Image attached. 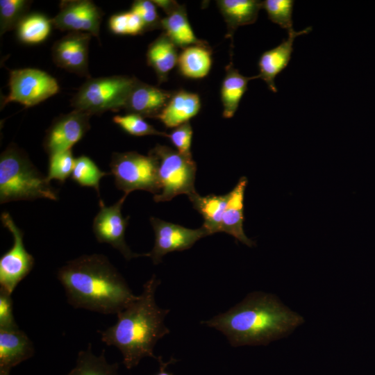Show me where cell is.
<instances>
[{"label": "cell", "mask_w": 375, "mask_h": 375, "mask_svg": "<svg viewBox=\"0 0 375 375\" xmlns=\"http://www.w3.org/2000/svg\"><path fill=\"white\" fill-rule=\"evenodd\" d=\"M0 375H9V374H0Z\"/></svg>", "instance_id": "39"}, {"label": "cell", "mask_w": 375, "mask_h": 375, "mask_svg": "<svg viewBox=\"0 0 375 375\" xmlns=\"http://www.w3.org/2000/svg\"><path fill=\"white\" fill-rule=\"evenodd\" d=\"M193 208L203 218V226L210 233L220 232L222 217L228 203V193L224 195L210 194L205 197L197 192L188 196Z\"/></svg>", "instance_id": "25"}, {"label": "cell", "mask_w": 375, "mask_h": 375, "mask_svg": "<svg viewBox=\"0 0 375 375\" xmlns=\"http://www.w3.org/2000/svg\"><path fill=\"white\" fill-rule=\"evenodd\" d=\"M154 4L161 8L167 15L170 14L177 9L181 4L173 0H152Z\"/></svg>", "instance_id": "37"}, {"label": "cell", "mask_w": 375, "mask_h": 375, "mask_svg": "<svg viewBox=\"0 0 375 375\" xmlns=\"http://www.w3.org/2000/svg\"><path fill=\"white\" fill-rule=\"evenodd\" d=\"M104 353L103 350L96 356L89 344L86 349L79 351L74 367L66 375H119L118 364L108 363Z\"/></svg>", "instance_id": "26"}, {"label": "cell", "mask_w": 375, "mask_h": 375, "mask_svg": "<svg viewBox=\"0 0 375 375\" xmlns=\"http://www.w3.org/2000/svg\"><path fill=\"white\" fill-rule=\"evenodd\" d=\"M33 344L19 327L0 328V374H9L11 368L34 354Z\"/></svg>", "instance_id": "17"}, {"label": "cell", "mask_w": 375, "mask_h": 375, "mask_svg": "<svg viewBox=\"0 0 375 375\" xmlns=\"http://www.w3.org/2000/svg\"><path fill=\"white\" fill-rule=\"evenodd\" d=\"M156 8L152 1L137 0L133 1L130 10L140 18L145 31H147L161 29L162 18L159 16Z\"/></svg>", "instance_id": "34"}, {"label": "cell", "mask_w": 375, "mask_h": 375, "mask_svg": "<svg viewBox=\"0 0 375 375\" xmlns=\"http://www.w3.org/2000/svg\"><path fill=\"white\" fill-rule=\"evenodd\" d=\"M193 131L190 122L183 124L168 134V138L176 149V151L181 155L192 158L191 152V145Z\"/></svg>", "instance_id": "35"}, {"label": "cell", "mask_w": 375, "mask_h": 375, "mask_svg": "<svg viewBox=\"0 0 375 375\" xmlns=\"http://www.w3.org/2000/svg\"><path fill=\"white\" fill-rule=\"evenodd\" d=\"M68 303L102 314H117L134 301L126 281L103 255H83L67 261L58 271Z\"/></svg>", "instance_id": "1"}, {"label": "cell", "mask_w": 375, "mask_h": 375, "mask_svg": "<svg viewBox=\"0 0 375 375\" xmlns=\"http://www.w3.org/2000/svg\"><path fill=\"white\" fill-rule=\"evenodd\" d=\"M127 197L124 194L114 204L106 206L99 199V210L94 218L92 231L97 240L106 243L118 250L127 260L139 256H147V253L138 254L133 252L125 241V232L129 217H124L122 213V205Z\"/></svg>", "instance_id": "10"}, {"label": "cell", "mask_w": 375, "mask_h": 375, "mask_svg": "<svg viewBox=\"0 0 375 375\" xmlns=\"http://www.w3.org/2000/svg\"><path fill=\"white\" fill-rule=\"evenodd\" d=\"M38 199L58 200V190L28 155L11 143L0 156V203Z\"/></svg>", "instance_id": "4"}, {"label": "cell", "mask_w": 375, "mask_h": 375, "mask_svg": "<svg viewBox=\"0 0 375 375\" xmlns=\"http://www.w3.org/2000/svg\"><path fill=\"white\" fill-rule=\"evenodd\" d=\"M177 65L179 73L185 78L206 77L212 66V50L208 42L183 49L178 55Z\"/></svg>", "instance_id": "23"}, {"label": "cell", "mask_w": 375, "mask_h": 375, "mask_svg": "<svg viewBox=\"0 0 375 375\" xmlns=\"http://www.w3.org/2000/svg\"><path fill=\"white\" fill-rule=\"evenodd\" d=\"M304 322L273 294L252 292L228 311L201 324L222 332L233 347L261 345L287 336Z\"/></svg>", "instance_id": "2"}, {"label": "cell", "mask_w": 375, "mask_h": 375, "mask_svg": "<svg viewBox=\"0 0 375 375\" xmlns=\"http://www.w3.org/2000/svg\"><path fill=\"white\" fill-rule=\"evenodd\" d=\"M178 47L162 33L148 47L147 62L154 70L158 83L167 80L169 72L177 65Z\"/></svg>", "instance_id": "21"}, {"label": "cell", "mask_w": 375, "mask_h": 375, "mask_svg": "<svg viewBox=\"0 0 375 375\" xmlns=\"http://www.w3.org/2000/svg\"><path fill=\"white\" fill-rule=\"evenodd\" d=\"M174 92L165 90L137 79L124 109L144 118L156 119L171 99Z\"/></svg>", "instance_id": "15"}, {"label": "cell", "mask_w": 375, "mask_h": 375, "mask_svg": "<svg viewBox=\"0 0 375 375\" xmlns=\"http://www.w3.org/2000/svg\"><path fill=\"white\" fill-rule=\"evenodd\" d=\"M18 327L13 315V303L11 294L0 288V328Z\"/></svg>", "instance_id": "36"}, {"label": "cell", "mask_w": 375, "mask_h": 375, "mask_svg": "<svg viewBox=\"0 0 375 375\" xmlns=\"http://www.w3.org/2000/svg\"><path fill=\"white\" fill-rule=\"evenodd\" d=\"M103 15L92 1L65 0L60 1L59 12L51 21L60 31L84 32L99 38Z\"/></svg>", "instance_id": "13"}, {"label": "cell", "mask_w": 375, "mask_h": 375, "mask_svg": "<svg viewBox=\"0 0 375 375\" xmlns=\"http://www.w3.org/2000/svg\"><path fill=\"white\" fill-rule=\"evenodd\" d=\"M137 78L114 75L88 78L71 101L74 110L90 115L124 108Z\"/></svg>", "instance_id": "5"}, {"label": "cell", "mask_w": 375, "mask_h": 375, "mask_svg": "<svg viewBox=\"0 0 375 375\" xmlns=\"http://www.w3.org/2000/svg\"><path fill=\"white\" fill-rule=\"evenodd\" d=\"M110 174L99 169L97 165L88 156H81L75 158L74 169L72 174V180L82 187L93 188L99 194L100 180Z\"/></svg>", "instance_id": "28"}, {"label": "cell", "mask_w": 375, "mask_h": 375, "mask_svg": "<svg viewBox=\"0 0 375 375\" xmlns=\"http://www.w3.org/2000/svg\"><path fill=\"white\" fill-rule=\"evenodd\" d=\"M112 121L126 133L133 136L159 135L165 138L168 134L159 131L149 124L143 117L134 114L128 113L124 115H115Z\"/></svg>", "instance_id": "30"}, {"label": "cell", "mask_w": 375, "mask_h": 375, "mask_svg": "<svg viewBox=\"0 0 375 375\" xmlns=\"http://www.w3.org/2000/svg\"><path fill=\"white\" fill-rule=\"evenodd\" d=\"M32 1L26 0L0 1V33L4 34L16 28L28 14Z\"/></svg>", "instance_id": "29"}, {"label": "cell", "mask_w": 375, "mask_h": 375, "mask_svg": "<svg viewBox=\"0 0 375 375\" xmlns=\"http://www.w3.org/2000/svg\"><path fill=\"white\" fill-rule=\"evenodd\" d=\"M108 26L116 35H138L146 31L140 18L131 10L112 15L109 19Z\"/></svg>", "instance_id": "32"}, {"label": "cell", "mask_w": 375, "mask_h": 375, "mask_svg": "<svg viewBox=\"0 0 375 375\" xmlns=\"http://www.w3.org/2000/svg\"><path fill=\"white\" fill-rule=\"evenodd\" d=\"M247 182L245 176L241 177L228 193V203L222 217L220 232L228 233L242 243L252 247L254 242L247 238L243 228L244 198Z\"/></svg>", "instance_id": "18"}, {"label": "cell", "mask_w": 375, "mask_h": 375, "mask_svg": "<svg viewBox=\"0 0 375 375\" xmlns=\"http://www.w3.org/2000/svg\"><path fill=\"white\" fill-rule=\"evenodd\" d=\"M201 108L198 94L181 89L174 92L165 108L157 117L167 128H176L196 116Z\"/></svg>", "instance_id": "19"}, {"label": "cell", "mask_w": 375, "mask_h": 375, "mask_svg": "<svg viewBox=\"0 0 375 375\" xmlns=\"http://www.w3.org/2000/svg\"><path fill=\"white\" fill-rule=\"evenodd\" d=\"M311 30V27H307L299 31L293 29L288 32L286 39L278 46L265 51L260 56L258 62L259 74L257 76L265 82L272 92H277L275 78L288 66L291 59L294 39L299 35L308 33Z\"/></svg>", "instance_id": "16"}, {"label": "cell", "mask_w": 375, "mask_h": 375, "mask_svg": "<svg viewBox=\"0 0 375 375\" xmlns=\"http://www.w3.org/2000/svg\"><path fill=\"white\" fill-rule=\"evenodd\" d=\"M294 4V1L292 0L262 1V7L266 11L269 20L286 29L288 32L293 30L292 16Z\"/></svg>", "instance_id": "31"}, {"label": "cell", "mask_w": 375, "mask_h": 375, "mask_svg": "<svg viewBox=\"0 0 375 375\" xmlns=\"http://www.w3.org/2000/svg\"><path fill=\"white\" fill-rule=\"evenodd\" d=\"M149 153L158 161L160 192L154 195L156 202L167 201L179 194L196 192L194 188L197 165L192 158L185 157L177 151L156 144Z\"/></svg>", "instance_id": "6"}, {"label": "cell", "mask_w": 375, "mask_h": 375, "mask_svg": "<svg viewBox=\"0 0 375 375\" xmlns=\"http://www.w3.org/2000/svg\"><path fill=\"white\" fill-rule=\"evenodd\" d=\"M52 25L51 19L42 13L27 14L16 28L17 36L24 44H39L48 38Z\"/></svg>", "instance_id": "27"}, {"label": "cell", "mask_w": 375, "mask_h": 375, "mask_svg": "<svg viewBox=\"0 0 375 375\" xmlns=\"http://www.w3.org/2000/svg\"><path fill=\"white\" fill-rule=\"evenodd\" d=\"M90 117L88 113L73 110L56 118L47 130L43 141V147L49 156L72 149L90 130Z\"/></svg>", "instance_id": "12"}, {"label": "cell", "mask_w": 375, "mask_h": 375, "mask_svg": "<svg viewBox=\"0 0 375 375\" xmlns=\"http://www.w3.org/2000/svg\"><path fill=\"white\" fill-rule=\"evenodd\" d=\"M75 163L72 149L56 153L49 156L47 178L64 183L72 176Z\"/></svg>", "instance_id": "33"}, {"label": "cell", "mask_w": 375, "mask_h": 375, "mask_svg": "<svg viewBox=\"0 0 375 375\" xmlns=\"http://www.w3.org/2000/svg\"><path fill=\"white\" fill-rule=\"evenodd\" d=\"M150 222L154 231L155 242L147 256L151 258L154 265L159 264L167 253L188 249L201 238L210 235L203 226L191 229L153 217L150 218Z\"/></svg>", "instance_id": "11"}, {"label": "cell", "mask_w": 375, "mask_h": 375, "mask_svg": "<svg viewBox=\"0 0 375 375\" xmlns=\"http://www.w3.org/2000/svg\"><path fill=\"white\" fill-rule=\"evenodd\" d=\"M9 93L3 105L19 103L25 107L35 106L57 94L60 86L57 80L47 72L34 68L10 71Z\"/></svg>", "instance_id": "8"}, {"label": "cell", "mask_w": 375, "mask_h": 375, "mask_svg": "<svg viewBox=\"0 0 375 375\" xmlns=\"http://www.w3.org/2000/svg\"><path fill=\"white\" fill-rule=\"evenodd\" d=\"M92 36L84 32H69L57 40L52 47L54 63L68 72L90 78L88 55Z\"/></svg>", "instance_id": "14"}, {"label": "cell", "mask_w": 375, "mask_h": 375, "mask_svg": "<svg viewBox=\"0 0 375 375\" xmlns=\"http://www.w3.org/2000/svg\"><path fill=\"white\" fill-rule=\"evenodd\" d=\"M1 222L12 235V247L0 258V285L12 294L17 285L31 272L35 259L24 244V232L16 225L8 212L1 215Z\"/></svg>", "instance_id": "9"}, {"label": "cell", "mask_w": 375, "mask_h": 375, "mask_svg": "<svg viewBox=\"0 0 375 375\" xmlns=\"http://www.w3.org/2000/svg\"><path fill=\"white\" fill-rule=\"evenodd\" d=\"M160 283L153 275L144 284L141 294L117 314V322L99 331L106 344L121 351L123 363L128 369L137 366L144 357L157 359L154 347L170 332L165 324L169 310L160 308L155 299Z\"/></svg>", "instance_id": "3"}, {"label": "cell", "mask_w": 375, "mask_h": 375, "mask_svg": "<svg viewBox=\"0 0 375 375\" xmlns=\"http://www.w3.org/2000/svg\"><path fill=\"white\" fill-rule=\"evenodd\" d=\"M157 360L160 363V371L156 375H172L166 371V368L168 365L174 363L176 360L172 358L170 360L165 362L162 361L161 356L158 357Z\"/></svg>", "instance_id": "38"}, {"label": "cell", "mask_w": 375, "mask_h": 375, "mask_svg": "<svg viewBox=\"0 0 375 375\" xmlns=\"http://www.w3.org/2000/svg\"><path fill=\"white\" fill-rule=\"evenodd\" d=\"M216 3L226 24V38L232 41L238 28L256 22L262 8V1L258 0H217Z\"/></svg>", "instance_id": "20"}, {"label": "cell", "mask_w": 375, "mask_h": 375, "mask_svg": "<svg viewBox=\"0 0 375 375\" xmlns=\"http://www.w3.org/2000/svg\"><path fill=\"white\" fill-rule=\"evenodd\" d=\"M110 167L116 187L124 194L138 190L155 195L160 192L158 161L149 153L147 156L135 151L113 153Z\"/></svg>", "instance_id": "7"}, {"label": "cell", "mask_w": 375, "mask_h": 375, "mask_svg": "<svg viewBox=\"0 0 375 375\" xmlns=\"http://www.w3.org/2000/svg\"><path fill=\"white\" fill-rule=\"evenodd\" d=\"M161 29L178 48L185 49L207 42L197 38L189 22L184 5H181L174 11L162 18Z\"/></svg>", "instance_id": "24"}, {"label": "cell", "mask_w": 375, "mask_h": 375, "mask_svg": "<svg viewBox=\"0 0 375 375\" xmlns=\"http://www.w3.org/2000/svg\"><path fill=\"white\" fill-rule=\"evenodd\" d=\"M256 78H258V76L249 77L241 74L232 63L226 66L220 90L222 115L224 118L229 119L234 116L247 90L248 83Z\"/></svg>", "instance_id": "22"}]
</instances>
